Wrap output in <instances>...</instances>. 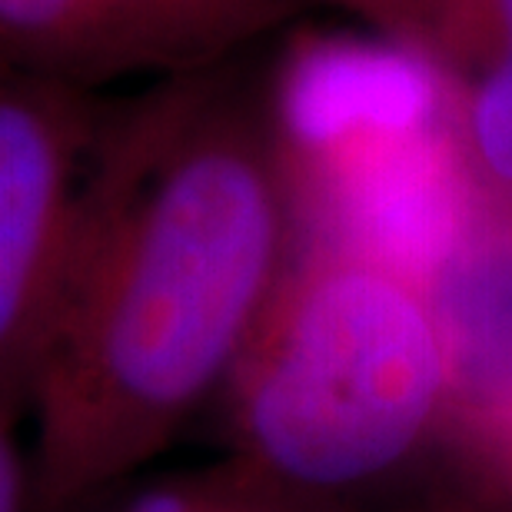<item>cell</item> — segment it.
Listing matches in <instances>:
<instances>
[{"label":"cell","instance_id":"cell-1","mask_svg":"<svg viewBox=\"0 0 512 512\" xmlns=\"http://www.w3.org/2000/svg\"><path fill=\"white\" fill-rule=\"evenodd\" d=\"M300 247L270 80L167 77L107 110L34 393L27 512H77L230 383Z\"/></svg>","mask_w":512,"mask_h":512},{"label":"cell","instance_id":"cell-2","mask_svg":"<svg viewBox=\"0 0 512 512\" xmlns=\"http://www.w3.org/2000/svg\"><path fill=\"white\" fill-rule=\"evenodd\" d=\"M227 386L237 459L306 506L383 479L453 393L426 286L323 243L296 247Z\"/></svg>","mask_w":512,"mask_h":512},{"label":"cell","instance_id":"cell-3","mask_svg":"<svg viewBox=\"0 0 512 512\" xmlns=\"http://www.w3.org/2000/svg\"><path fill=\"white\" fill-rule=\"evenodd\" d=\"M104 117L94 90L0 67V413L14 419L47 350Z\"/></svg>","mask_w":512,"mask_h":512},{"label":"cell","instance_id":"cell-4","mask_svg":"<svg viewBox=\"0 0 512 512\" xmlns=\"http://www.w3.org/2000/svg\"><path fill=\"white\" fill-rule=\"evenodd\" d=\"M316 0H87L97 87L114 77L203 74L243 60Z\"/></svg>","mask_w":512,"mask_h":512},{"label":"cell","instance_id":"cell-5","mask_svg":"<svg viewBox=\"0 0 512 512\" xmlns=\"http://www.w3.org/2000/svg\"><path fill=\"white\" fill-rule=\"evenodd\" d=\"M376 30L436 84L512 74V0H316Z\"/></svg>","mask_w":512,"mask_h":512},{"label":"cell","instance_id":"cell-6","mask_svg":"<svg viewBox=\"0 0 512 512\" xmlns=\"http://www.w3.org/2000/svg\"><path fill=\"white\" fill-rule=\"evenodd\" d=\"M446 127L479 193L512 213V74L439 84Z\"/></svg>","mask_w":512,"mask_h":512},{"label":"cell","instance_id":"cell-7","mask_svg":"<svg viewBox=\"0 0 512 512\" xmlns=\"http://www.w3.org/2000/svg\"><path fill=\"white\" fill-rule=\"evenodd\" d=\"M117 512H310V506L237 459L217 473L147 489Z\"/></svg>","mask_w":512,"mask_h":512},{"label":"cell","instance_id":"cell-8","mask_svg":"<svg viewBox=\"0 0 512 512\" xmlns=\"http://www.w3.org/2000/svg\"><path fill=\"white\" fill-rule=\"evenodd\" d=\"M14 429L17 419L0 413V512H27V459Z\"/></svg>","mask_w":512,"mask_h":512}]
</instances>
